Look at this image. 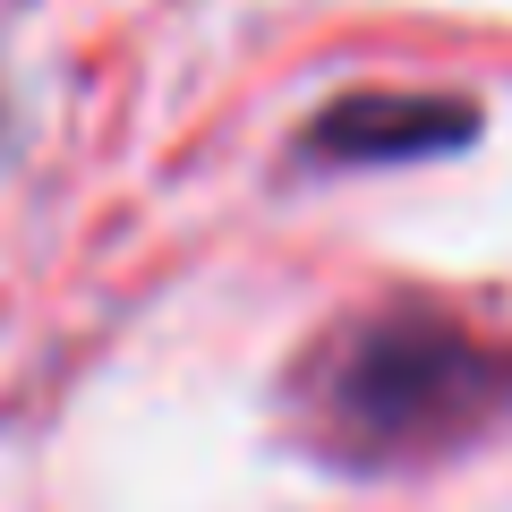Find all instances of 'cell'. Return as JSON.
Returning <instances> with one entry per match:
<instances>
[{
    "label": "cell",
    "mask_w": 512,
    "mask_h": 512,
    "mask_svg": "<svg viewBox=\"0 0 512 512\" xmlns=\"http://www.w3.org/2000/svg\"><path fill=\"white\" fill-rule=\"evenodd\" d=\"M316 436L342 461H427L487 436L512 410V359L444 316H367L333 333L299 376Z\"/></svg>",
    "instance_id": "obj_1"
},
{
    "label": "cell",
    "mask_w": 512,
    "mask_h": 512,
    "mask_svg": "<svg viewBox=\"0 0 512 512\" xmlns=\"http://www.w3.org/2000/svg\"><path fill=\"white\" fill-rule=\"evenodd\" d=\"M461 137H478V111L444 94H350L316 120V154H342V163H410Z\"/></svg>",
    "instance_id": "obj_2"
}]
</instances>
